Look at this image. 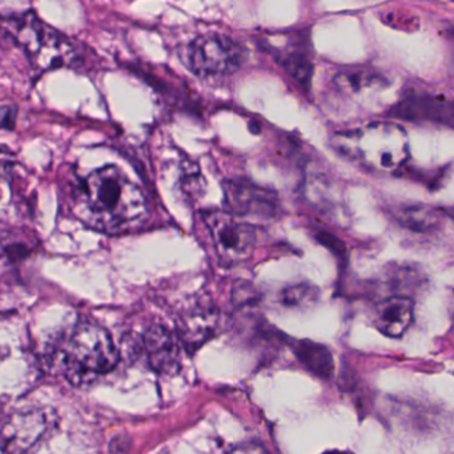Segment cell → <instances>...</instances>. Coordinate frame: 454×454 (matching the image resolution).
Listing matches in <instances>:
<instances>
[{
    "label": "cell",
    "instance_id": "cell-1",
    "mask_svg": "<svg viewBox=\"0 0 454 454\" xmlns=\"http://www.w3.org/2000/svg\"><path fill=\"white\" fill-rule=\"evenodd\" d=\"M83 197L86 220L102 231L128 229L148 214L141 190L116 166L89 173L83 184Z\"/></svg>",
    "mask_w": 454,
    "mask_h": 454
},
{
    "label": "cell",
    "instance_id": "cell-2",
    "mask_svg": "<svg viewBox=\"0 0 454 454\" xmlns=\"http://www.w3.org/2000/svg\"><path fill=\"white\" fill-rule=\"evenodd\" d=\"M332 144L346 159L374 172H394L409 157L407 133L394 123H373L364 128L337 133Z\"/></svg>",
    "mask_w": 454,
    "mask_h": 454
},
{
    "label": "cell",
    "instance_id": "cell-3",
    "mask_svg": "<svg viewBox=\"0 0 454 454\" xmlns=\"http://www.w3.org/2000/svg\"><path fill=\"white\" fill-rule=\"evenodd\" d=\"M119 357V349L109 330L100 325L82 321L73 328L63 352L65 374L78 384L92 376L111 372Z\"/></svg>",
    "mask_w": 454,
    "mask_h": 454
},
{
    "label": "cell",
    "instance_id": "cell-4",
    "mask_svg": "<svg viewBox=\"0 0 454 454\" xmlns=\"http://www.w3.org/2000/svg\"><path fill=\"white\" fill-rule=\"evenodd\" d=\"M16 43L36 68L45 71L78 63L79 55L72 43L34 14H25L10 24Z\"/></svg>",
    "mask_w": 454,
    "mask_h": 454
},
{
    "label": "cell",
    "instance_id": "cell-5",
    "mask_svg": "<svg viewBox=\"0 0 454 454\" xmlns=\"http://www.w3.org/2000/svg\"><path fill=\"white\" fill-rule=\"evenodd\" d=\"M205 224L214 240L217 258L225 266L249 259L258 242L255 227L235 220L231 212L212 211L204 214Z\"/></svg>",
    "mask_w": 454,
    "mask_h": 454
},
{
    "label": "cell",
    "instance_id": "cell-6",
    "mask_svg": "<svg viewBox=\"0 0 454 454\" xmlns=\"http://www.w3.org/2000/svg\"><path fill=\"white\" fill-rule=\"evenodd\" d=\"M191 71L201 78L227 76L236 72L242 52L227 35L205 34L192 41L187 52Z\"/></svg>",
    "mask_w": 454,
    "mask_h": 454
},
{
    "label": "cell",
    "instance_id": "cell-7",
    "mask_svg": "<svg viewBox=\"0 0 454 454\" xmlns=\"http://www.w3.org/2000/svg\"><path fill=\"white\" fill-rule=\"evenodd\" d=\"M225 205L235 216L272 217L277 209L276 195L247 179H232L224 183Z\"/></svg>",
    "mask_w": 454,
    "mask_h": 454
},
{
    "label": "cell",
    "instance_id": "cell-8",
    "mask_svg": "<svg viewBox=\"0 0 454 454\" xmlns=\"http://www.w3.org/2000/svg\"><path fill=\"white\" fill-rule=\"evenodd\" d=\"M45 432V417L41 411H23L10 418L3 429L4 452L30 451Z\"/></svg>",
    "mask_w": 454,
    "mask_h": 454
},
{
    "label": "cell",
    "instance_id": "cell-9",
    "mask_svg": "<svg viewBox=\"0 0 454 454\" xmlns=\"http://www.w3.org/2000/svg\"><path fill=\"white\" fill-rule=\"evenodd\" d=\"M398 117L411 122L431 120L454 126V103L429 95H413L394 107Z\"/></svg>",
    "mask_w": 454,
    "mask_h": 454
},
{
    "label": "cell",
    "instance_id": "cell-10",
    "mask_svg": "<svg viewBox=\"0 0 454 454\" xmlns=\"http://www.w3.org/2000/svg\"><path fill=\"white\" fill-rule=\"evenodd\" d=\"M414 303L409 296L391 295L374 308V324L388 337H401L413 323Z\"/></svg>",
    "mask_w": 454,
    "mask_h": 454
},
{
    "label": "cell",
    "instance_id": "cell-11",
    "mask_svg": "<svg viewBox=\"0 0 454 454\" xmlns=\"http://www.w3.org/2000/svg\"><path fill=\"white\" fill-rule=\"evenodd\" d=\"M152 369L160 373H172L179 367V349L172 333L161 326H151L143 339Z\"/></svg>",
    "mask_w": 454,
    "mask_h": 454
},
{
    "label": "cell",
    "instance_id": "cell-12",
    "mask_svg": "<svg viewBox=\"0 0 454 454\" xmlns=\"http://www.w3.org/2000/svg\"><path fill=\"white\" fill-rule=\"evenodd\" d=\"M216 328V315L209 310H196L183 317L180 339L187 348H197L211 339Z\"/></svg>",
    "mask_w": 454,
    "mask_h": 454
},
{
    "label": "cell",
    "instance_id": "cell-13",
    "mask_svg": "<svg viewBox=\"0 0 454 454\" xmlns=\"http://www.w3.org/2000/svg\"><path fill=\"white\" fill-rule=\"evenodd\" d=\"M293 350L299 360L312 373L321 378L332 377L334 370V361L330 350L326 346L309 340H303L295 344Z\"/></svg>",
    "mask_w": 454,
    "mask_h": 454
},
{
    "label": "cell",
    "instance_id": "cell-14",
    "mask_svg": "<svg viewBox=\"0 0 454 454\" xmlns=\"http://www.w3.org/2000/svg\"><path fill=\"white\" fill-rule=\"evenodd\" d=\"M398 223L414 232H429L435 229L440 223V214L428 205L414 204L398 208L397 211Z\"/></svg>",
    "mask_w": 454,
    "mask_h": 454
},
{
    "label": "cell",
    "instance_id": "cell-15",
    "mask_svg": "<svg viewBox=\"0 0 454 454\" xmlns=\"http://www.w3.org/2000/svg\"><path fill=\"white\" fill-rule=\"evenodd\" d=\"M320 292L316 286L300 282L296 285L286 286L282 292L280 302L284 306L292 309H309L317 303Z\"/></svg>",
    "mask_w": 454,
    "mask_h": 454
},
{
    "label": "cell",
    "instance_id": "cell-16",
    "mask_svg": "<svg viewBox=\"0 0 454 454\" xmlns=\"http://www.w3.org/2000/svg\"><path fill=\"white\" fill-rule=\"evenodd\" d=\"M288 73L302 86L309 88L312 82L313 75V67L312 63L300 54H292L286 56L282 62Z\"/></svg>",
    "mask_w": 454,
    "mask_h": 454
},
{
    "label": "cell",
    "instance_id": "cell-17",
    "mask_svg": "<svg viewBox=\"0 0 454 454\" xmlns=\"http://www.w3.org/2000/svg\"><path fill=\"white\" fill-rule=\"evenodd\" d=\"M256 300V292L249 282H240L234 288V303L238 306H247Z\"/></svg>",
    "mask_w": 454,
    "mask_h": 454
},
{
    "label": "cell",
    "instance_id": "cell-18",
    "mask_svg": "<svg viewBox=\"0 0 454 454\" xmlns=\"http://www.w3.org/2000/svg\"><path fill=\"white\" fill-rule=\"evenodd\" d=\"M316 236H317V240L323 245H325L328 249L333 251L334 253H340V255L344 253V245L340 242V240H337L333 235H330L328 232H319Z\"/></svg>",
    "mask_w": 454,
    "mask_h": 454
},
{
    "label": "cell",
    "instance_id": "cell-19",
    "mask_svg": "<svg viewBox=\"0 0 454 454\" xmlns=\"http://www.w3.org/2000/svg\"><path fill=\"white\" fill-rule=\"evenodd\" d=\"M15 113H16L15 107L3 106V109H1V119H3L1 120V126H3V128H8V130H12L14 128Z\"/></svg>",
    "mask_w": 454,
    "mask_h": 454
},
{
    "label": "cell",
    "instance_id": "cell-20",
    "mask_svg": "<svg viewBox=\"0 0 454 454\" xmlns=\"http://www.w3.org/2000/svg\"><path fill=\"white\" fill-rule=\"evenodd\" d=\"M445 212H446V215H448V216L452 217V218L454 220V207H452V208H446V209H445Z\"/></svg>",
    "mask_w": 454,
    "mask_h": 454
},
{
    "label": "cell",
    "instance_id": "cell-21",
    "mask_svg": "<svg viewBox=\"0 0 454 454\" xmlns=\"http://www.w3.org/2000/svg\"><path fill=\"white\" fill-rule=\"evenodd\" d=\"M452 1H454V0H452Z\"/></svg>",
    "mask_w": 454,
    "mask_h": 454
}]
</instances>
